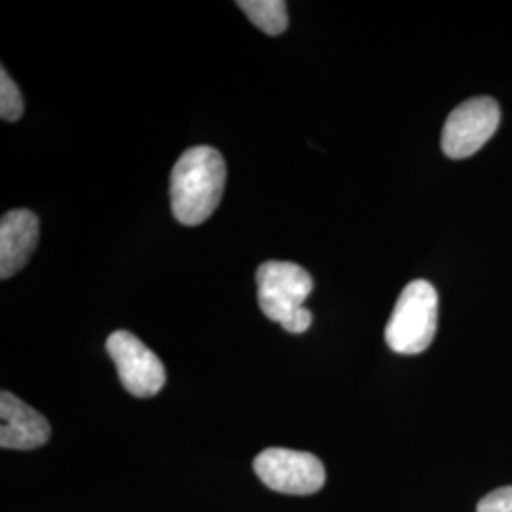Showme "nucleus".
Masks as SVG:
<instances>
[{
	"label": "nucleus",
	"mask_w": 512,
	"mask_h": 512,
	"mask_svg": "<svg viewBox=\"0 0 512 512\" xmlns=\"http://www.w3.org/2000/svg\"><path fill=\"white\" fill-rule=\"evenodd\" d=\"M226 164L219 150L188 148L171 171V211L184 226H198L219 207Z\"/></svg>",
	"instance_id": "nucleus-1"
},
{
	"label": "nucleus",
	"mask_w": 512,
	"mask_h": 512,
	"mask_svg": "<svg viewBox=\"0 0 512 512\" xmlns=\"http://www.w3.org/2000/svg\"><path fill=\"white\" fill-rule=\"evenodd\" d=\"M258 304L262 313L287 332L302 334L310 329L313 315L304 308L313 291L311 275L294 262L270 260L256 270Z\"/></svg>",
	"instance_id": "nucleus-2"
},
{
	"label": "nucleus",
	"mask_w": 512,
	"mask_h": 512,
	"mask_svg": "<svg viewBox=\"0 0 512 512\" xmlns=\"http://www.w3.org/2000/svg\"><path fill=\"white\" fill-rule=\"evenodd\" d=\"M437 319V289L425 279H414L404 287L385 325V342L401 355L423 353L437 334Z\"/></svg>",
	"instance_id": "nucleus-3"
},
{
	"label": "nucleus",
	"mask_w": 512,
	"mask_h": 512,
	"mask_svg": "<svg viewBox=\"0 0 512 512\" xmlns=\"http://www.w3.org/2000/svg\"><path fill=\"white\" fill-rule=\"evenodd\" d=\"M253 469L262 484L279 494H317L327 480L321 459L289 448H268L260 452Z\"/></svg>",
	"instance_id": "nucleus-4"
},
{
	"label": "nucleus",
	"mask_w": 512,
	"mask_h": 512,
	"mask_svg": "<svg viewBox=\"0 0 512 512\" xmlns=\"http://www.w3.org/2000/svg\"><path fill=\"white\" fill-rule=\"evenodd\" d=\"M501 110L492 97H473L452 110L442 129V150L452 160H465L484 147L499 128Z\"/></svg>",
	"instance_id": "nucleus-5"
},
{
	"label": "nucleus",
	"mask_w": 512,
	"mask_h": 512,
	"mask_svg": "<svg viewBox=\"0 0 512 512\" xmlns=\"http://www.w3.org/2000/svg\"><path fill=\"white\" fill-rule=\"evenodd\" d=\"M112 363L118 368V378L133 397L148 399L162 391L165 368L160 357L128 330H116L107 340Z\"/></svg>",
	"instance_id": "nucleus-6"
},
{
	"label": "nucleus",
	"mask_w": 512,
	"mask_h": 512,
	"mask_svg": "<svg viewBox=\"0 0 512 512\" xmlns=\"http://www.w3.org/2000/svg\"><path fill=\"white\" fill-rule=\"evenodd\" d=\"M52 435L48 420L16 395L0 393V446L4 450H35Z\"/></svg>",
	"instance_id": "nucleus-7"
},
{
	"label": "nucleus",
	"mask_w": 512,
	"mask_h": 512,
	"mask_svg": "<svg viewBox=\"0 0 512 512\" xmlns=\"http://www.w3.org/2000/svg\"><path fill=\"white\" fill-rule=\"evenodd\" d=\"M40 224L29 209L8 211L0 220V277L21 272L35 253Z\"/></svg>",
	"instance_id": "nucleus-8"
},
{
	"label": "nucleus",
	"mask_w": 512,
	"mask_h": 512,
	"mask_svg": "<svg viewBox=\"0 0 512 512\" xmlns=\"http://www.w3.org/2000/svg\"><path fill=\"white\" fill-rule=\"evenodd\" d=\"M238 6L255 27L270 37L285 33L289 27L287 2L283 0H239Z\"/></svg>",
	"instance_id": "nucleus-9"
},
{
	"label": "nucleus",
	"mask_w": 512,
	"mask_h": 512,
	"mask_svg": "<svg viewBox=\"0 0 512 512\" xmlns=\"http://www.w3.org/2000/svg\"><path fill=\"white\" fill-rule=\"evenodd\" d=\"M23 97L19 92L18 84L12 76L2 67L0 71V118L4 122H16L23 116Z\"/></svg>",
	"instance_id": "nucleus-10"
},
{
	"label": "nucleus",
	"mask_w": 512,
	"mask_h": 512,
	"mask_svg": "<svg viewBox=\"0 0 512 512\" xmlns=\"http://www.w3.org/2000/svg\"><path fill=\"white\" fill-rule=\"evenodd\" d=\"M476 512H512V486L499 488L492 494L486 495L478 503Z\"/></svg>",
	"instance_id": "nucleus-11"
}]
</instances>
